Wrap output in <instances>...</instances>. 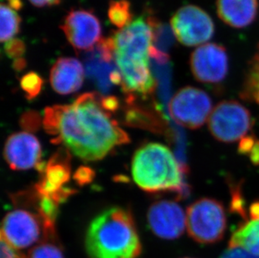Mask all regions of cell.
Listing matches in <instances>:
<instances>
[{"mask_svg":"<svg viewBox=\"0 0 259 258\" xmlns=\"http://www.w3.org/2000/svg\"><path fill=\"white\" fill-rule=\"evenodd\" d=\"M45 130L85 161L99 160L130 138L102 103L98 93H84L70 105L47 107Z\"/></svg>","mask_w":259,"mask_h":258,"instance_id":"obj_1","label":"cell"},{"mask_svg":"<svg viewBox=\"0 0 259 258\" xmlns=\"http://www.w3.org/2000/svg\"><path fill=\"white\" fill-rule=\"evenodd\" d=\"M90 258H135L141 252L137 230L127 209L112 207L92 221L86 236Z\"/></svg>","mask_w":259,"mask_h":258,"instance_id":"obj_2","label":"cell"},{"mask_svg":"<svg viewBox=\"0 0 259 258\" xmlns=\"http://www.w3.org/2000/svg\"><path fill=\"white\" fill-rule=\"evenodd\" d=\"M132 176L148 192L172 191L181 197L188 193L181 166L170 149L161 144L149 143L138 149L133 158Z\"/></svg>","mask_w":259,"mask_h":258,"instance_id":"obj_3","label":"cell"},{"mask_svg":"<svg viewBox=\"0 0 259 258\" xmlns=\"http://www.w3.org/2000/svg\"><path fill=\"white\" fill-rule=\"evenodd\" d=\"M186 227L190 236L198 243L220 241L227 229V214L223 204L210 198L196 200L187 209Z\"/></svg>","mask_w":259,"mask_h":258,"instance_id":"obj_4","label":"cell"},{"mask_svg":"<svg viewBox=\"0 0 259 258\" xmlns=\"http://www.w3.org/2000/svg\"><path fill=\"white\" fill-rule=\"evenodd\" d=\"M252 127L249 111L237 101H223L217 105L209 119L212 136L227 144L244 139Z\"/></svg>","mask_w":259,"mask_h":258,"instance_id":"obj_5","label":"cell"},{"mask_svg":"<svg viewBox=\"0 0 259 258\" xmlns=\"http://www.w3.org/2000/svg\"><path fill=\"white\" fill-rule=\"evenodd\" d=\"M175 122L187 128L202 127L212 112L210 97L199 88L186 87L175 94L169 104Z\"/></svg>","mask_w":259,"mask_h":258,"instance_id":"obj_6","label":"cell"},{"mask_svg":"<svg viewBox=\"0 0 259 258\" xmlns=\"http://www.w3.org/2000/svg\"><path fill=\"white\" fill-rule=\"evenodd\" d=\"M1 237L17 249L27 248L39 241L53 240L47 233L44 222L38 213L15 209L5 216Z\"/></svg>","mask_w":259,"mask_h":258,"instance_id":"obj_7","label":"cell"},{"mask_svg":"<svg viewBox=\"0 0 259 258\" xmlns=\"http://www.w3.org/2000/svg\"><path fill=\"white\" fill-rule=\"evenodd\" d=\"M170 25L176 39L186 47L202 46L215 32L210 15L196 5H186L177 10Z\"/></svg>","mask_w":259,"mask_h":258,"instance_id":"obj_8","label":"cell"},{"mask_svg":"<svg viewBox=\"0 0 259 258\" xmlns=\"http://www.w3.org/2000/svg\"><path fill=\"white\" fill-rule=\"evenodd\" d=\"M71 157L66 149H59L47 163H40L37 169L41 178L34 186L39 195L52 198L61 204L73 195L74 190L65 187L71 178Z\"/></svg>","mask_w":259,"mask_h":258,"instance_id":"obj_9","label":"cell"},{"mask_svg":"<svg viewBox=\"0 0 259 258\" xmlns=\"http://www.w3.org/2000/svg\"><path fill=\"white\" fill-rule=\"evenodd\" d=\"M114 58L149 61L153 44V29L148 15L140 16L113 36Z\"/></svg>","mask_w":259,"mask_h":258,"instance_id":"obj_10","label":"cell"},{"mask_svg":"<svg viewBox=\"0 0 259 258\" xmlns=\"http://www.w3.org/2000/svg\"><path fill=\"white\" fill-rule=\"evenodd\" d=\"M190 66L194 77L200 82L218 84L228 76V53L221 45L204 44L191 54Z\"/></svg>","mask_w":259,"mask_h":258,"instance_id":"obj_11","label":"cell"},{"mask_svg":"<svg viewBox=\"0 0 259 258\" xmlns=\"http://www.w3.org/2000/svg\"><path fill=\"white\" fill-rule=\"evenodd\" d=\"M61 29L76 52H89L101 40L100 21L90 10H71L65 18Z\"/></svg>","mask_w":259,"mask_h":258,"instance_id":"obj_12","label":"cell"},{"mask_svg":"<svg viewBox=\"0 0 259 258\" xmlns=\"http://www.w3.org/2000/svg\"><path fill=\"white\" fill-rule=\"evenodd\" d=\"M148 222L152 232L163 239L181 236L186 226V217L181 205L171 200H160L149 207Z\"/></svg>","mask_w":259,"mask_h":258,"instance_id":"obj_13","label":"cell"},{"mask_svg":"<svg viewBox=\"0 0 259 258\" xmlns=\"http://www.w3.org/2000/svg\"><path fill=\"white\" fill-rule=\"evenodd\" d=\"M5 160L14 170H26L41 163V145L31 134L20 132L11 135L5 144Z\"/></svg>","mask_w":259,"mask_h":258,"instance_id":"obj_14","label":"cell"},{"mask_svg":"<svg viewBox=\"0 0 259 258\" xmlns=\"http://www.w3.org/2000/svg\"><path fill=\"white\" fill-rule=\"evenodd\" d=\"M51 84L61 95L78 91L84 80V69L81 62L71 57L59 58L51 71Z\"/></svg>","mask_w":259,"mask_h":258,"instance_id":"obj_15","label":"cell"},{"mask_svg":"<svg viewBox=\"0 0 259 258\" xmlns=\"http://www.w3.org/2000/svg\"><path fill=\"white\" fill-rule=\"evenodd\" d=\"M258 0H217V12L223 22L236 29H242L254 21Z\"/></svg>","mask_w":259,"mask_h":258,"instance_id":"obj_16","label":"cell"},{"mask_svg":"<svg viewBox=\"0 0 259 258\" xmlns=\"http://www.w3.org/2000/svg\"><path fill=\"white\" fill-rule=\"evenodd\" d=\"M242 217L245 222L232 234L229 246L241 247L259 256V201L252 203Z\"/></svg>","mask_w":259,"mask_h":258,"instance_id":"obj_17","label":"cell"},{"mask_svg":"<svg viewBox=\"0 0 259 258\" xmlns=\"http://www.w3.org/2000/svg\"><path fill=\"white\" fill-rule=\"evenodd\" d=\"M153 29V44L149 57L159 63H167L169 61V52L175 43V34L172 28L159 22L153 15H148Z\"/></svg>","mask_w":259,"mask_h":258,"instance_id":"obj_18","label":"cell"},{"mask_svg":"<svg viewBox=\"0 0 259 258\" xmlns=\"http://www.w3.org/2000/svg\"><path fill=\"white\" fill-rule=\"evenodd\" d=\"M242 97L246 100L255 102L259 106V46L248 64Z\"/></svg>","mask_w":259,"mask_h":258,"instance_id":"obj_19","label":"cell"},{"mask_svg":"<svg viewBox=\"0 0 259 258\" xmlns=\"http://www.w3.org/2000/svg\"><path fill=\"white\" fill-rule=\"evenodd\" d=\"M125 119L127 124L132 125L134 127H146L153 129L154 131H159L162 129L163 124L160 123V120L156 116H154L151 112H147L141 107L132 106L126 112Z\"/></svg>","mask_w":259,"mask_h":258,"instance_id":"obj_20","label":"cell"},{"mask_svg":"<svg viewBox=\"0 0 259 258\" xmlns=\"http://www.w3.org/2000/svg\"><path fill=\"white\" fill-rule=\"evenodd\" d=\"M1 34L0 40L2 43L12 39L20 32V16L15 10H12L9 5L2 3L1 4Z\"/></svg>","mask_w":259,"mask_h":258,"instance_id":"obj_21","label":"cell"},{"mask_svg":"<svg viewBox=\"0 0 259 258\" xmlns=\"http://www.w3.org/2000/svg\"><path fill=\"white\" fill-rule=\"evenodd\" d=\"M108 18L111 23L119 29H122L132 22L131 5L127 0H113L109 3Z\"/></svg>","mask_w":259,"mask_h":258,"instance_id":"obj_22","label":"cell"},{"mask_svg":"<svg viewBox=\"0 0 259 258\" xmlns=\"http://www.w3.org/2000/svg\"><path fill=\"white\" fill-rule=\"evenodd\" d=\"M44 80L39 74L30 71L20 79V87L29 100L34 99L41 92Z\"/></svg>","mask_w":259,"mask_h":258,"instance_id":"obj_23","label":"cell"},{"mask_svg":"<svg viewBox=\"0 0 259 258\" xmlns=\"http://www.w3.org/2000/svg\"><path fill=\"white\" fill-rule=\"evenodd\" d=\"M28 258H64V256L56 244L46 241L32 249Z\"/></svg>","mask_w":259,"mask_h":258,"instance_id":"obj_24","label":"cell"},{"mask_svg":"<svg viewBox=\"0 0 259 258\" xmlns=\"http://www.w3.org/2000/svg\"><path fill=\"white\" fill-rule=\"evenodd\" d=\"M5 52L10 58H22L26 52V46L25 42L20 39H12L6 42L5 46Z\"/></svg>","mask_w":259,"mask_h":258,"instance_id":"obj_25","label":"cell"},{"mask_svg":"<svg viewBox=\"0 0 259 258\" xmlns=\"http://www.w3.org/2000/svg\"><path fill=\"white\" fill-rule=\"evenodd\" d=\"M221 258H259L241 247H230L223 252Z\"/></svg>","mask_w":259,"mask_h":258,"instance_id":"obj_26","label":"cell"},{"mask_svg":"<svg viewBox=\"0 0 259 258\" xmlns=\"http://www.w3.org/2000/svg\"><path fill=\"white\" fill-rule=\"evenodd\" d=\"M1 258H26L17 248L1 237Z\"/></svg>","mask_w":259,"mask_h":258,"instance_id":"obj_27","label":"cell"},{"mask_svg":"<svg viewBox=\"0 0 259 258\" xmlns=\"http://www.w3.org/2000/svg\"><path fill=\"white\" fill-rule=\"evenodd\" d=\"M94 173L93 169L88 167H81L76 171L75 174V180H76L78 184H86V183L90 182L93 180Z\"/></svg>","mask_w":259,"mask_h":258,"instance_id":"obj_28","label":"cell"},{"mask_svg":"<svg viewBox=\"0 0 259 258\" xmlns=\"http://www.w3.org/2000/svg\"><path fill=\"white\" fill-rule=\"evenodd\" d=\"M102 103H103V107L110 112H114L119 107V102L117 100V98L113 96L102 97Z\"/></svg>","mask_w":259,"mask_h":258,"instance_id":"obj_29","label":"cell"},{"mask_svg":"<svg viewBox=\"0 0 259 258\" xmlns=\"http://www.w3.org/2000/svg\"><path fill=\"white\" fill-rule=\"evenodd\" d=\"M32 5L36 7L42 8L46 6H54L61 3V0H29Z\"/></svg>","mask_w":259,"mask_h":258,"instance_id":"obj_30","label":"cell"},{"mask_svg":"<svg viewBox=\"0 0 259 258\" xmlns=\"http://www.w3.org/2000/svg\"><path fill=\"white\" fill-rule=\"evenodd\" d=\"M26 66H27V61L22 57V58L15 60L13 64V68L16 71H21L26 67Z\"/></svg>","mask_w":259,"mask_h":258,"instance_id":"obj_31","label":"cell"},{"mask_svg":"<svg viewBox=\"0 0 259 258\" xmlns=\"http://www.w3.org/2000/svg\"><path fill=\"white\" fill-rule=\"evenodd\" d=\"M8 5L12 10H20L22 9L23 4L21 0H7Z\"/></svg>","mask_w":259,"mask_h":258,"instance_id":"obj_32","label":"cell"},{"mask_svg":"<svg viewBox=\"0 0 259 258\" xmlns=\"http://www.w3.org/2000/svg\"><path fill=\"white\" fill-rule=\"evenodd\" d=\"M186 258H189V257H186Z\"/></svg>","mask_w":259,"mask_h":258,"instance_id":"obj_33","label":"cell"}]
</instances>
